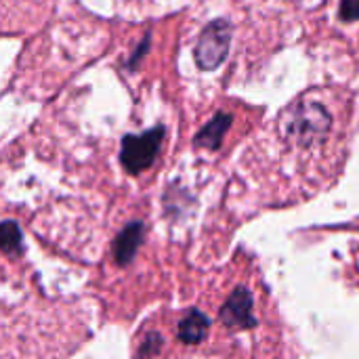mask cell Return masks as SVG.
Instances as JSON below:
<instances>
[{
    "label": "cell",
    "mask_w": 359,
    "mask_h": 359,
    "mask_svg": "<svg viewBox=\"0 0 359 359\" xmlns=\"http://www.w3.org/2000/svg\"><path fill=\"white\" fill-rule=\"evenodd\" d=\"M162 137H164V128H154V130H147L143 135L126 137L122 143V154H120L124 168L128 172L137 175V172L145 170L147 166H151L154 158L160 151Z\"/></svg>",
    "instance_id": "3957f363"
},
{
    "label": "cell",
    "mask_w": 359,
    "mask_h": 359,
    "mask_svg": "<svg viewBox=\"0 0 359 359\" xmlns=\"http://www.w3.org/2000/svg\"><path fill=\"white\" fill-rule=\"evenodd\" d=\"M341 19L347 23H355L359 21V0H341Z\"/></svg>",
    "instance_id": "9c48e42d"
},
{
    "label": "cell",
    "mask_w": 359,
    "mask_h": 359,
    "mask_svg": "<svg viewBox=\"0 0 359 359\" xmlns=\"http://www.w3.org/2000/svg\"><path fill=\"white\" fill-rule=\"evenodd\" d=\"M208 318L200 311H189V316L179 326V339L185 345H200L208 337Z\"/></svg>",
    "instance_id": "5b68a950"
},
{
    "label": "cell",
    "mask_w": 359,
    "mask_h": 359,
    "mask_svg": "<svg viewBox=\"0 0 359 359\" xmlns=\"http://www.w3.org/2000/svg\"><path fill=\"white\" fill-rule=\"evenodd\" d=\"M231 27L227 21L219 19L204 27L198 46H196V61L202 69H215L223 63L229 50Z\"/></svg>",
    "instance_id": "7a4b0ae2"
},
{
    "label": "cell",
    "mask_w": 359,
    "mask_h": 359,
    "mask_svg": "<svg viewBox=\"0 0 359 359\" xmlns=\"http://www.w3.org/2000/svg\"><path fill=\"white\" fill-rule=\"evenodd\" d=\"M141 238H143L141 225H130L128 229H124L118 238V244H116V259L120 263H128L135 257V250H137Z\"/></svg>",
    "instance_id": "8992f818"
},
{
    "label": "cell",
    "mask_w": 359,
    "mask_h": 359,
    "mask_svg": "<svg viewBox=\"0 0 359 359\" xmlns=\"http://www.w3.org/2000/svg\"><path fill=\"white\" fill-rule=\"evenodd\" d=\"M252 309H255V301H252L250 292L236 290L229 297V301L225 303V307L221 311V320L229 328H238V330L252 328V326H257V318H255Z\"/></svg>",
    "instance_id": "277c9868"
},
{
    "label": "cell",
    "mask_w": 359,
    "mask_h": 359,
    "mask_svg": "<svg viewBox=\"0 0 359 359\" xmlns=\"http://www.w3.org/2000/svg\"><path fill=\"white\" fill-rule=\"evenodd\" d=\"M280 137L290 151H303L307 156L320 154L330 141L339 137L337 118L328 103L318 97H303L280 118Z\"/></svg>",
    "instance_id": "6da1fadb"
},
{
    "label": "cell",
    "mask_w": 359,
    "mask_h": 359,
    "mask_svg": "<svg viewBox=\"0 0 359 359\" xmlns=\"http://www.w3.org/2000/svg\"><path fill=\"white\" fill-rule=\"evenodd\" d=\"M227 122H229V118H225V116L217 118L212 124H208V126L200 133L198 143H200V145H206V147H217L219 141H221V137H223V133H225V128H227Z\"/></svg>",
    "instance_id": "52a82bcc"
},
{
    "label": "cell",
    "mask_w": 359,
    "mask_h": 359,
    "mask_svg": "<svg viewBox=\"0 0 359 359\" xmlns=\"http://www.w3.org/2000/svg\"><path fill=\"white\" fill-rule=\"evenodd\" d=\"M19 227L15 223L0 225V250H15L19 246Z\"/></svg>",
    "instance_id": "ba28073f"
}]
</instances>
